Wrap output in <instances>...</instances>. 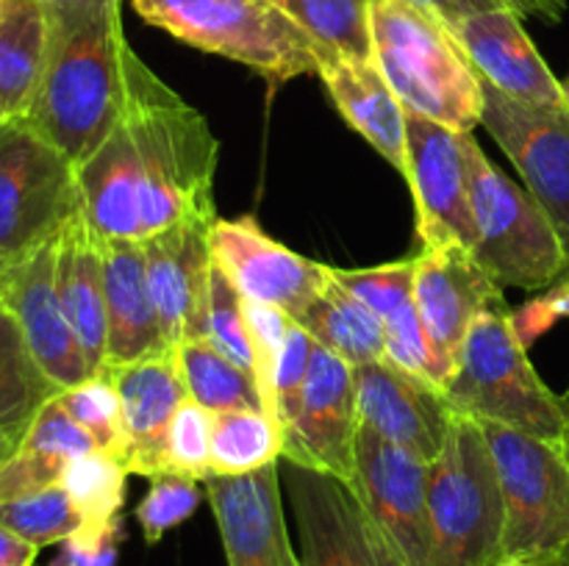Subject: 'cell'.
Wrapping results in <instances>:
<instances>
[{"label":"cell","instance_id":"cell-20","mask_svg":"<svg viewBox=\"0 0 569 566\" xmlns=\"http://www.w3.org/2000/svg\"><path fill=\"white\" fill-rule=\"evenodd\" d=\"M209 231V222H178L142 239L150 294L167 350L192 338H206L214 266Z\"/></svg>","mask_w":569,"mask_h":566},{"label":"cell","instance_id":"cell-47","mask_svg":"<svg viewBox=\"0 0 569 566\" xmlns=\"http://www.w3.org/2000/svg\"><path fill=\"white\" fill-rule=\"evenodd\" d=\"M495 566H545V564H539V560H531V558H500Z\"/></svg>","mask_w":569,"mask_h":566},{"label":"cell","instance_id":"cell-25","mask_svg":"<svg viewBox=\"0 0 569 566\" xmlns=\"http://www.w3.org/2000/svg\"><path fill=\"white\" fill-rule=\"evenodd\" d=\"M333 277L381 320L387 358L415 375L433 381V355L415 303V259L370 270H337ZM437 383V381H433Z\"/></svg>","mask_w":569,"mask_h":566},{"label":"cell","instance_id":"cell-8","mask_svg":"<svg viewBox=\"0 0 569 566\" xmlns=\"http://www.w3.org/2000/svg\"><path fill=\"white\" fill-rule=\"evenodd\" d=\"M483 427L506 503L503 558L548 566L569 544V458L561 444L515 427Z\"/></svg>","mask_w":569,"mask_h":566},{"label":"cell","instance_id":"cell-35","mask_svg":"<svg viewBox=\"0 0 569 566\" xmlns=\"http://www.w3.org/2000/svg\"><path fill=\"white\" fill-rule=\"evenodd\" d=\"M0 525L42 549L48 544H61L76 536L83 527V519L64 486L56 483V486L22 494V497L3 499L0 503Z\"/></svg>","mask_w":569,"mask_h":566},{"label":"cell","instance_id":"cell-33","mask_svg":"<svg viewBox=\"0 0 569 566\" xmlns=\"http://www.w3.org/2000/svg\"><path fill=\"white\" fill-rule=\"evenodd\" d=\"M322 50L372 61V0H272Z\"/></svg>","mask_w":569,"mask_h":566},{"label":"cell","instance_id":"cell-7","mask_svg":"<svg viewBox=\"0 0 569 566\" xmlns=\"http://www.w3.org/2000/svg\"><path fill=\"white\" fill-rule=\"evenodd\" d=\"M470 205L476 220L478 264L498 286L539 292L559 281L569 253L548 211L528 189L500 172L478 139L467 137Z\"/></svg>","mask_w":569,"mask_h":566},{"label":"cell","instance_id":"cell-19","mask_svg":"<svg viewBox=\"0 0 569 566\" xmlns=\"http://www.w3.org/2000/svg\"><path fill=\"white\" fill-rule=\"evenodd\" d=\"M203 483L228 566H303L283 516L281 461Z\"/></svg>","mask_w":569,"mask_h":566},{"label":"cell","instance_id":"cell-10","mask_svg":"<svg viewBox=\"0 0 569 566\" xmlns=\"http://www.w3.org/2000/svg\"><path fill=\"white\" fill-rule=\"evenodd\" d=\"M303 566H409L348 481L283 461Z\"/></svg>","mask_w":569,"mask_h":566},{"label":"cell","instance_id":"cell-49","mask_svg":"<svg viewBox=\"0 0 569 566\" xmlns=\"http://www.w3.org/2000/svg\"><path fill=\"white\" fill-rule=\"evenodd\" d=\"M548 566H569V544L565 549H561L559 555H556V558L548 560Z\"/></svg>","mask_w":569,"mask_h":566},{"label":"cell","instance_id":"cell-30","mask_svg":"<svg viewBox=\"0 0 569 566\" xmlns=\"http://www.w3.org/2000/svg\"><path fill=\"white\" fill-rule=\"evenodd\" d=\"M44 61L42 0H0V109L26 117Z\"/></svg>","mask_w":569,"mask_h":566},{"label":"cell","instance_id":"cell-41","mask_svg":"<svg viewBox=\"0 0 569 566\" xmlns=\"http://www.w3.org/2000/svg\"><path fill=\"white\" fill-rule=\"evenodd\" d=\"M311 353H315V338L292 320V327H289L287 344L281 350V358H278L270 386V414L281 422L283 431H287L295 411H298L300 392H303L306 375H309L311 366Z\"/></svg>","mask_w":569,"mask_h":566},{"label":"cell","instance_id":"cell-17","mask_svg":"<svg viewBox=\"0 0 569 566\" xmlns=\"http://www.w3.org/2000/svg\"><path fill=\"white\" fill-rule=\"evenodd\" d=\"M211 259L244 300L276 305L295 316L322 292L331 266L276 242L250 214L220 220L209 231Z\"/></svg>","mask_w":569,"mask_h":566},{"label":"cell","instance_id":"cell-36","mask_svg":"<svg viewBox=\"0 0 569 566\" xmlns=\"http://www.w3.org/2000/svg\"><path fill=\"white\" fill-rule=\"evenodd\" d=\"M61 408L70 414V420L92 438V444L103 453L117 455L122 461L126 455V427H122V405L114 383L106 372L87 377L83 383L70 388H61L56 394Z\"/></svg>","mask_w":569,"mask_h":566},{"label":"cell","instance_id":"cell-11","mask_svg":"<svg viewBox=\"0 0 569 566\" xmlns=\"http://www.w3.org/2000/svg\"><path fill=\"white\" fill-rule=\"evenodd\" d=\"M470 133L406 111V172L417 211L420 247L461 244L476 247V220L467 170Z\"/></svg>","mask_w":569,"mask_h":566},{"label":"cell","instance_id":"cell-28","mask_svg":"<svg viewBox=\"0 0 569 566\" xmlns=\"http://www.w3.org/2000/svg\"><path fill=\"white\" fill-rule=\"evenodd\" d=\"M94 449L92 438L70 420L59 400H48L22 433L14 453L0 464V503L61 483L78 455Z\"/></svg>","mask_w":569,"mask_h":566},{"label":"cell","instance_id":"cell-44","mask_svg":"<svg viewBox=\"0 0 569 566\" xmlns=\"http://www.w3.org/2000/svg\"><path fill=\"white\" fill-rule=\"evenodd\" d=\"M39 547L0 525V566H33Z\"/></svg>","mask_w":569,"mask_h":566},{"label":"cell","instance_id":"cell-16","mask_svg":"<svg viewBox=\"0 0 569 566\" xmlns=\"http://www.w3.org/2000/svg\"><path fill=\"white\" fill-rule=\"evenodd\" d=\"M283 433L287 444L281 461L353 481L359 436L356 366L315 342L298 411Z\"/></svg>","mask_w":569,"mask_h":566},{"label":"cell","instance_id":"cell-5","mask_svg":"<svg viewBox=\"0 0 569 566\" xmlns=\"http://www.w3.org/2000/svg\"><path fill=\"white\" fill-rule=\"evenodd\" d=\"M148 26L239 61L270 83L317 75L322 48L272 0H131Z\"/></svg>","mask_w":569,"mask_h":566},{"label":"cell","instance_id":"cell-24","mask_svg":"<svg viewBox=\"0 0 569 566\" xmlns=\"http://www.w3.org/2000/svg\"><path fill=\"white\" fill-rule=\"evenodd\" d=\"M56 283L72 336L87 358L89 372L98 375L103 372L106 347H109V311H106L100 239L92 233L83 211H76L59 231Z\"/></svg>","mask_w":569,"mask_h":566},{"label":"cell","instance_id":"cell-40","mask_svg":"<svg viewBox=\"0 0 569 566\" xmlns=\"http://www.w3.org/2000/svg\"><path fill=\"white\" fill-rule=\"evenodd\" d=\"M211 420L214 414L194 400L178 408L167 436V472L203 483L211 477Z\"/></svg>","mask_w":569,"mask_h":566},{"label":"cell","instance_id":"cell-39","mask_svg":"<svg viewBox=\"0 0 569 566\" xmlns=\"http://www.w3.org/2000/svg\"><path fill=\"white\" fill-rule=\"evenodd\" d=\"M59 392L28 350L0 358V425L28 427L37 411Z\"/></svg>","mask_w":569,"mask_h":566},{"label":"cell","instance_id":"cell-14","mask_svg":"<svg viewBox=\"0 0 569 566\" xmlns=\"http://www.w3.org/2000/svg\"><path fill=\"white\" fill-rule=\"evenodd\" d=\"M353 492L409 566H431L428 461L359 425Z\"/></svg>","mask_w":569,"mask_h":566},{"label":"cell","instance_id":"cell-32","mask_svg":"<svg viewBox=\"0 0 569 566\" xmlns=\"http://www.w3.org/2000/svg\"><path fill=\"white\" fill-rule=\"evenodd\" d=\"M176 358L183 383H187L189 400L203 405L211 414L264 408L256 377L226 353H220L209 338H192V342L178 344Z\"/></svg>","mask_w":569,"mask_h":566},{"label":"cell","instance_id":"cell-1","mask_svg":"<svg viewBox=\"0 0 569 566\" xmlns=\"http://www.w3.org/2000/svg\"><path fill=\"white\" fill-rule=\"evenodd\" d=\"M44 61L26 120L83 164L122 120L126 55L120 0H42Z\"/></svg>","mask_w":569,"mask_h":566},{"label":"cell","instance_id":"cell-48","mask_svg":"<svg viewBox=\"0 0 569 566\" xmlns=\"http://www.w3.org/2000/svg\"><path fill=\"white\" fill-rule=\"evenodd\" d=\"M561 275L569 277V261H567V266H565V272H561ZM561 403H565V411H567V442L565 444H569V388H567L565 394H561Z\"/></svg>","mask_w":569,"mask_h":566},{"label":"cell","instance_id":"cell-37","mask_svg":"<svg viewBox=\"0 0 569 566\" xmlns=\"http://www.w3.org/2000/svg\"><path fill=\"white\" fill-rule=\"evenodd\" d=\"M206 338L256 377V347L248 325V311H244V297L217 264L211 266Z\"/></svg>","mask_w":569,"mask_h":566},{"label":"cell","instance_id":"cell-18","mask_svg":"<svg viewBox=\"0 0 569 566\" xmlns=\"http://www.w3.org/2000/svg\"><path fill=\"white\" fill-rule=\"evenodd\" d=\"M356 408L359 425L428 464L439 458L456 420L439 383L389 358L356 366Z\"/></svg>","mask_w":569,"mask_h":566},{"label":"cell","instance_id":"cell-26","mask_svg":"<svg viewBox=\"0 0 569 566\" xmlns=\"http://www.w3.org/2000/svg\"><path fill=\"white\" fill-rule=\"evenodd\" d=\"M339 114L359 131L389 164L406 172V109L392 92L376 61H353L322 50L320 70Z\"/></svg>","mask_w":569,"mask_h":566},{"label":"cell","instance_id":"cell-4","mask_svg":"<svg viewBox=\"0 0 569 566\" xmlns=\"http://www.w3.org/2000/svg\"><path fill=\"white\" fill-rule=\"evenodd\" d=\"M450 408L476 422L515 427L565 447L567 411L561 394L539 377L526 353L503 294L472 322L459 361L445 383Z\"/></svg>","mask_w":569,"mask_h":566},{"label":"cell","instance_id":"cell-38","mask_svg":"<svg viewBox=\"0 0 569 566\" xmlns=\"http://www.w3.org/2000/svg\"><path fill=\"white\" fill-rule=\"evenodd\" d=\"M203 499L200 481H192L178 472H161L150 477L148 494L137 505V522L148 544H159L161 538L198 511Z\"/></svg>","mask_w":569,"mask_h":566},{"label":"cell","instance_id":"cell-13","mask_svg":"<svg viewBox=\"0 0 569 566\" xmlns=\"http://www.w3.org/2000/svg\"><path fill=\"white\" fill-rule=\"evenodd\" d=\"M59 233L28 253L0 264V305L14 316L28 355L59 388L92 377L61 305L56 283Z\"/></svg>","mask_w":569,"mask_h":566},{"label":"cell","instance_id":"cell-2","mask_svg":"<svg viewBox=\"0 0 569 566\" xmlns=\"http://www.w3.org/2000/svg\"><path fill=\"white\" fill-rule=\"evenodd\" d=\"M139 166L142 239L178 222L214 225L220 139L209 120L128 48L126 109Z\"/></svg>","mask_w":569,"mask_h":566},{"label":"cell","instance_id":"cell-22","mask_svg":"<svg viewBox=\"0 0 569 566\" xmlns=\"http://www.w3.org/2000/svg\"><path fill=\"white\" fill-rule=\"evenodd\" d=\"M122 405L126 455L122 464L133 475L153 477L167 472V436L178 408L189 400L187 383L178 370L176 350L106 366Z\"/></svg>","mask_w":569,"mask_h":566},{"label":"cell","instance_id":"cell-50","mask_svg":"<svg viewBox=\"0 0 569 566\" xmlns=\"http://www.w3.org/2000/svg\"><path fill=\"white\" fill-rule=\"evenodd\" d=\"M561 87H565V98H567V105H569V75L561 81Z\"/></svg>","mask_w":569,"mask_h":566},{"label":"cell","instance_id":"cell-27","mask_svg":"<svg viewBox=\"0 0 569 566\" xmlns=\"http://www.w3.org/2000/svg\"><path fill=\"white\" fill-rule=\"evenodd\" d=\"M81 211L98 239L142 242V192L131 131L126 120L103 139L83 164L76 166Z\"/></svg>","mask_w":569,"mask_h":566},{"label":"cell","instance_id":"cell-9","mask_svg":"<svg viewBox=\"0 0 569 566\" xmlns=\"http://www.w3.org/2000/svg\"><path fill=\"white\" fill-rule=\"evenodd\" d=\"M81 211L76 164L26 117L0 125V264L53 239Z\"/></svg>","mask_w":569,"mask_h":566},{"label":"cell","instance_id":"cell-52","mask_svg":"<svg viewBox=\"0 0 569 566\" xmlns=\"http://www.w3.org/2000/svg\"><path fill=\"white\" fill-rule=\"evenodd\" d=\"M565 453H567V458H569V444H565Z\"/></svg>","mask_w":569,"mask_h":566},{"label":"cell","instance_id":"cell-12","mask_svg":"<svg viewBox=\"0 0 569 566\" xmlns=\"http://www.w3.org/2000/svg\"><path fill=\"white\" fill-rule=\"evenodd\" d=\"M481 125L548 211L569 253V109L522 103L483 83Z\"/></svg>","mask_w":569,"mask_h":566},{"label":"cell","instance_id":"cell-21","mask_svg":"<svg viewBox=\"0 0 569 566\" xmlns=\"http://www.w3.org/2000/svg\"><path fill=\"white\" fill-rule=\"evenodd\" d=\"M445 26L483 83L522 103L569 109L565 87L531 42L520 17L489 11Z\"/></svg>","mask_w":569,"mask_h":566},{"label":"cell","instance_id":"cell-31","mask_svg":"<svg viewBox=\"0 0 569 566\" xmlns=\"http://www.w3.org/2000/svg\"><path fill=\"white\" fill-rule=\"evenodd\" d=\"M287 433L264 408L220 411L211 420V475H248L283 458Z\"/></svg>","mask_w":569,"mask_h":566},{"label":"cell","instance_id":"cell-51","mask_svg":"<svg viewBox=\"0 0 569 566\" xmlns=\"http://www.w3.org/2000/svg\"><path fill=\"white\" fill-rule=\"evenodd\" d=\"M6 120H11V117H9V114H6V111H3V109H0V125H3V122H6Z\"/></svg>","mask_w":569,"mask_h":566},{"label":"cell","instance_id":"cell-6","mask_svg":"<svg viewBox=\"0 0 569 566\" xmlns=\"http://www.w3.org/2000/svg\"><path fill=\"white\" fill-rule=\"evenodd\" d=\"M431 566H495L503 558L506 503L483 427L456 414L428 466Z\"/></svg>","mask_w":569,"mask_h":566},{"label":"cell","instance_id":"cell-46","mask_svg":"<svg viewBox=\"0 0 569 566\" xmlns=\"http://www.w3.org/2000/svg\"><path fill=\"white\" fill-rule=\"evenodd\" d=\"M22 433H26V427L0 425V464H3L11 453H14L17 444H20V438H22Z\"/></svg>","mask_w":569,"mask_h":566},{"label":"cell","instance_id":"cell-23","mask_svg":"<svg viewBox=\"0 0 569 566\" xmlns=\"http://www.w3.org/2000/svg\"><path fill=\"white\" fill-rule=\"evenodd\" d=\"M100 255H103L106 311H109L106 366L133 364L150 355L170 353L150 294L142 242L100 239Z\"/></svg>","mask_w":569,"mask_h":566},{"label":"cell","instance_id":"cell-15","mask_svg":"<svg viewBox=\"0 0 569 566\" xmlns=\"http://www.w3.org/2000/svg\"><path fill=\"white\" fill-rule=\"evenodd\" d=\"M503 286L461 244L420 247L415 255V303L433 355V381L445 388L476 316Z\"/></svg>","mask_w":569,"mask_h":566},{"label":"cell","instance_id":"cell-34","mask_svg":"<svg viewBox=\"0 0 569 566\" xmlns=\"http://www.w3.org/2000/svg\"><path fill=\"white\" fill-rule=\"evenodd\" d=\"M128 475L131 472L117 455L103 453L98 447L70 461L61 475V486L81 514L83 527L109 525V522L120 519Z\"/></svg>","mask_w":569,"mask_h":566},{"label":"cell","instance_id":"cell-43","mask_svg":"<svg viewBox=\"0 0 569 566\" xmlns=\"http://www.w3.org/2000/svg\"><path fill=\"white\" fill-rule=\"evenodd\" d=\"M120 519L98 527H81L61 542L53 566H120Z\"/></svg>","mask_w":569,"mask_h":566},{"label":"cell","instance_id":"cell-42","mask_svg":"<svg viewBox=\"0 0 569 566\" xmlns=\"http://www.w3.org/2000/svg\"><path fill=\"white\" fill-rule=\"evenodd\" d=\"M411 3L431 11L442 22L489 14V11H511L520 20L542 22H561L567 14V0H411Z\"/></svg>","mask_w":569,"mask_h":566},{"label":"cell","instance_id":"cell-3","mask_svg":"<svg viewBox=\"0 0 569 566\" xmlns=\"http://www.w3.org/2000/svg\"><path fill=\"white\" fill-rule=\"evenodd\" d=\"M372 61L406 111L472 133L483 83L442 20L411 0H372Z\"/></svg>","mask_w":569,"mask_h":566},{"label":"cell","instance_id":"cell-45","mask_svg":"<svg viewBox=\"0 0 569 566\" xmlns=\"http://www.w3.org/2000/svg\"><path fill=\"white\" fill-rule=\"evenodd\" d=\"M17 353H26V342H22V333L17 327L14 316L0 305V358Z\"/></svg>","mask_w":569,"mask_h":566},{"label":"cell","instance_id":"cell-29","mask_svg":"<svg viewBox=\"0 0 569 566\" xmlns=\"http://www.w3.org/2000/svg\"><path fill=\"white\" fill-rule=\"evenodd\" d=\"M295 322L320 347L331 350L353 366L387 358L381 320L372 314L370 305H365L350 289H345L333 277V272L322 292L295 316Z\"/></svg>","mask_w":569,"mask_h":566}]
</instances>
